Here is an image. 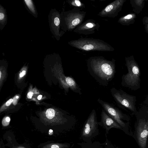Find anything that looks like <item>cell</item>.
Wrapping results in <instances>:
<instances>
[{"label":"cell","instance_id":"cell-33","mask_svg":"<svg viewBox=\"0 0 148 148\" xmlns=\"http://www.w3.org/2000/svg\"><path fill=\"white\" fill-rule=\"evenodd\" d=\"M116 147V148H119V147Z\"/></svg>","mask_w":148,"mask_h":148},{"label":"cell","instance_id":"cell-9","mask_svg":"<svg viewBox=\"0 0 148 148\" xmlns=\"http://www.w3.org/2000/svg\"><path fill=\"white\" fill-rule=\"evenodd\" d=\"M125 0H116L110 3L98 14L101 17L114 18L116 17L121 11Z\"/></svg>","mask_w":148,"mask_h":148},{"label":"cell","instance_id":"cell-27","mask_svg":"<svg viewBox=\"0 0 148 148\" xmlns=\"http://www.w3.org/2000/svg\"><path fill=\"white\" fill-rule=\"evenodd\" d=\"M51 148H60L59 146L57 145H52Z\"/></svg>","mask_w":148,"mask_h":148},{"label":"cell","instance_id":"cell-22","mask_svg":"<svg viewBox=\"0 0 148 148\" xmlns=\"http://www.w3.org/2000/svg\"><path fill=\"white\" fill-rule=\"evenodd\" d=\"M13 101L12 99H11L9 100L6 103L5 105L6 106H9Z\"/></svg>","mask_w":148,"mask_h":148},{"label":"cell","instance_id":"cell-13","mask_svg":"<svg viewBox=\"0 0 148 148\" xmlns=\"http://www.w3.org/2000/svg\"><path fill=\"white\" fill-rule=\"evenodd\" d=\"M130 1L134 13L138 14L142 11L145 5V0H130Z\"/></svg>","mask_w":148,"mask_h":148},{"label":"cell","instance_id":"cell-29","mask_svg":"<svg viewBox=\"0 0 148 148\" xmlns=\"http://www.w3.org/2000/svg\"><path fill=\"white\" fill-rule=\"evenodd\" d=\"M42 96L41 95H39L38 96V98H37L39 100H40L41 99V98H42Z\"/></svg>","mask_w":148,"mask_h":148},{"label":"cell","instance_id":"cell-3","mask_svg":"<svg viewBox=\"0 0 148 148\" xmlns=\"http://www.w3.org/2000/svg\"><path fill=\"white\" fill-rule=\"evenodd\" d=\"M68 44L73 47L82 51H112L114 48L101 40L92 38H81L71 40Z\"/></svg>","mask_w":148,"mask_h":148},{"label":"cell","instance_id":"cell-14","mask_svg":"<svg viewBox=\"0 0 148 148\" xmlns=\"http://www.w3.org/2000/svg\"><path fill=\"white\" fill-rule=\"evenodd\" d=\"M77 144L81 148H103L104 146V143H101L97 141L90 143L82 142Z\"/></svg>","mask_w":148,"mask_h":148},{"label":"cell","instance_id":"cell-11","mask_svg":"<svg viewBox=\"0 0 148 148\" xmlns=\"http://www.w3.org/2000/svg\"><path fill=\"white\" fill-rule=\"evenodd\" d=\"M101 119L98 122L99 125L105 130L106 135L108 134L111 128L122 130V127L114 119L110 116L103 109L101 113Z\"/></svg>","mask_w":148,"mask_h":148},{"label":"cell","instance_id":"cell-32","mask_svg":"<svg viewBox=\"0 0 148 148\" xmlns=\"http://www.w3.org/2000/svg\"><path fill=\"white\" fill-rule=\"evenodd\" d=\"M16 99H18V96H16Z\"/></svg>","mask_w":148,"mask_h":148},{"label":"cell","instance_id":"cell-15","mask_svg":"<svg viewBox=\"0 0 148 148\" xmlns=\"http://www.w3.org/2000/svg\"><path fill=\"white\" fill-rule=\"evenodd\" d=\"M55 114V110L53 109H48L46 112V114L47 118L49 119L53 118Z\"/></svg>","mask_w":148,"mask_h":148},{"label":"cell","instance_id":"cell-18","mask_svg":"<svg viewBox=\"0 0 148 148\" xmlns=\"http://www.w3.org/2000/svg\"><path fill=\"white\" fill-rule=\"evenodd\" d=\"M139 110L148 116V106L144 105L140 108Z\"/></svg>","mask_w":148,"mask_h":148},{"label":"cell","instance_id":"cell-21","mask_svg":"<svg viewBox=\"0 0 148 148\" xmlns=\"http://www.w3.org/2000/svg\"><path fill=\"white\" fill-rule=\"evenodd\" d=\"M143 24L145 25L148 24V16L144 17L142 19Z\"/></svg>","mask_w":148,"mask_h":148},{"label":"cell","instance_id":"cell-31","mask_svg":"<svg viewBox=\"0 0 148 148\" xmlns=\"http://www.w3.org/2000/svg\"><path fill=\"white\" fill-rule=\"evenodd\" d=\"M1 72L0 71V79H1Z\"/></svg>","mask_w":148,"mask_h":148},{"label":"cell","instance_id":"cell-12","mask_svg":"<svg viewBox=\"0 0 148 148\" xmlns=\"http://www.w3.org/2000/svg\"><path fill=\"white\" fill-rule=\"evenodd\" d=\"M136 17L135 13H130L120 17L118 22L123 25L128 26L134 23Z\"/></svg>","mask_w":148,"mask_h":148},{"label":"cell","instance_id":"cell-30","mask_svg":"<svg viewBox=\"0 0 148 148\" xmlns=\"http://www.w3.org/2000/svg\"><path fill=\"white\" fill-rule=\"evenodd\" d=\"M53 132V131L51 129H50L49 130V132Z\"/></svg>","mask_w":148,"mask_h":148},{"label":"cell","instance_id":"cell-19","mask_svg":"<svg viewBox=\"0 0 148 148\" xmlns=\"http://www.w3.org/2000/svg\"><path fill=\"white\" fill-rule=\"evenodd\" d=\"M60 18L56 16L54 18V23L55 25L57 27H58L60 24Z\"/></svg>","mask_w":148,"mask_h":148},{"label":"cell","instance_id":"cell-10","mask_svg":"<svg viewBox=\"0 0 148 148\" xmlns=\"http://www.w3.org/2000/svg\"><path fill=\"white\" fill-rule=\"evenodd\" d=\"M100 26L99 23L96 21L88 19L76 27L73 32L80 34L89 35L98 31Z\"/></svg>","mask_w":148,"mask_h":148},{"label":"cell","instance_id":"cell-20","mask_svg":"<svg viewBox=\"0 0 148 148\" xmlns=\"http://www.w3.org/2000/svg\"><path fill=\"white\" fill-rule=\"evenodd\" d=\"M5 13L1 10L0 13V21L1 22H3L5 19Z\"/></svg>","mask_w":148,"mask_h":148},{"label":"cell","instance_id":"cell-4","mask_svg":"<svg viewBox=\"0 0 148 148\" xmlns=\"http://www.w3.org/2000/svg\"><path fill=\"white\" fill-rule=\"evenodd\" d=\"M111 94L118 106L127 109L136 115L138 111L136 106V97L127 93L121 89L112 88L110 90Z\"/></svg>","mask_w":148,"mask_h":148},{"label":"cell","instance_id":"cell-28","mask_svg":"<svg viewBox=\"0 0 148 148\" xmlns=\"http://www.w3.org/2000/svg\"><path fill=\"white\" fill-rule=\"evenodd\" d=\"M5 120H6V121L8 122H10V118L8 117H7L6 118H5Z\"/></svg>","mask_w":148,"mask_h":148},{"label":"cell","instance_id":"cell-8","mask_svg":"<svg viewBox=\"0 0 148 148\" xmlns=\"http://www.w3.org/2000/svg\"><path fill=\"white\" fill-rule=\"evenodd\" d=\"M136 127L137 137L139 145L141 148H146L148 136V116L140 110Z\"/></svg>","mask_w":148,"mask_h":148},{"label":"cell","instance_id":"cell-7","mask_svg":"<svg viewBox=\"0 0 148 148\" xmlns=\"http://www.w3.org/2000/svg\"><path fill=\"white\" fill-rule=\"evenodd\" d=\"M97 101L107 114L123 128L125 127L126 124L123 121H127L129 119V117L127 114L123 113L121 110L112 104L100 98H98Z\"/></svg>","mask_w":148,"mask_h":148},{"label":"cell","instance_id":"cell-23","mask_svg":"<svg viewBox=\"0 0 148 148\" xmlns=\"http://www.w3.org/2000/svg\"><path fill=\"white\" fill-rule=\"evenodd\" d=\"M143 104L144 105L148 106V95L145 98V100L143 102Z\"/></svg>","mask_w":148,"mask_h":148},{"label":"cell","instance_id":"cell-1","mask_svg":"<svg viewBox=\"0 0 148 148\" xmlns=\"http://www.w3.org/2000/svg\"><path fill=\"white\" fill-rule=\"evenodd\" d=\"M116 60H108L102 56L90 57L87 60L88 71L100 84L107 86L114 78L116 73Z\"/></svg>","mask_w":148,"mask_h":148},{"label":"cell","instance_id":"cell-5","mask_svg":"<svg viewBox=\"0 0 148 148\" xmlns=\"http://www.w3.org/2000/svg\"><path fill=\"white\" fill-rule=\"evenodd\" d=\"M98 125L96 112L93 109L85 121L81 133L80 138L84 142L91 143L92 139L99 135Z\"/></svg>","mask_w":148,"mask_h":148},{"label":"cell","instance_id":"cell-16","mask_svg":"<svg viewBox=\"0 0 148 148\" xmlns=\"http://www.w3.org/2000/svg\"><path fill=\"white\" fill-rule=\"evenodd\" d=\"M24 1L31 11L34 14L35 13V11L32 1L30 0H25Z\"/></svg>","mask_w":148,"mask_h":148},{"label":"cell","instance_id":"cell-17","mask_svg":"<svg viewBox=\"0 0 148 148\" xmlns=\"http://www.w3.org/2000/svg\"><path fill=\"white\" fill-rule=\"evenodd\" d=\"M71 4L75 7L76 8H82L84 7V5L79 0H72L70 2Z\"/></svg>","mask_w":148,"mask_h":148},{"label":"cell","instance_id":"cell-26","mask_svg":"<svg viewBox=\"0 0 148 148\" xmlns=\"http://www.w3.org/2000/svg\"><path fill=\"white\" fill-rule=\"evenodd\" d=\"M145 31L148 33V24L145 25Z\"/></svg>","mask_w":148,"mask_h":148},{"label":"cell","instance_id":"cell-2","mask_svg":"<svg viewBox=\"0 0 148 148\" xmlns=\"http://www.w3.org/2000/svg\"><path fill=\"white\" fill-rule=\"evenodd\" d=\"M125 66L128 72L121 77V85L133 90L140 87L141 72L139 66L132 55L125 57Z\"/></svg>","mask_w":148,"mask_h":148},{"label":"cell","instance_id":"cell-6","mask_svg":"<svg viewBox=\"0 0 148 148\" xmlns=\"http://www.w3.org/2000/svg\"><path fill=\"white\" fill-rule=\"evenodd\" d=\"M86 12L75 7L65 12L63 15V26L66 31H72L83 22Z\"/></svg>","mask_w":148,"mask_h":148},{"label":"cell","instance_id":"cell-25","mask_svg":"<svg viewBox=\"0 0 148 148\" xmlns=\"http://www.w3.org/2000/svg\"><path fill=\"white\" fill-rule=\"evenodd\" d=\"M26 71L25 70H23L22 71V73H21L20 74V77H23L26 74Z\"/></svg>","mask_w":148,"mask_h":148},{"label":"cell","instance_id":"cell-24","mask_svg":"<svg viewBox=\"0 0 148 148\" xmlns=\"http://www.w3.org/2000/svg\"><path fill=\"white\" fill-rule=\"evenodd\" d=\"M33 95V93L32 92H29L27 94V97L29 99H31Z\"/></svg>","mask_w":148,"mask_h":148}]
</instances>
